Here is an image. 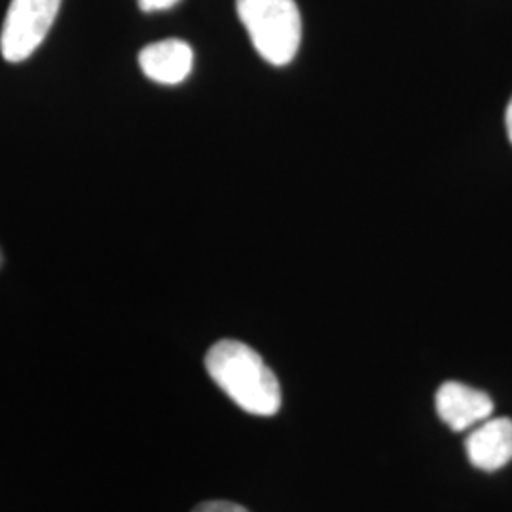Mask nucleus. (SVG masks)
Segmentation results:
<instances>
[{
  "instance_id": "nucleus-9",
  "label": "nucleus",
  "mask_w": 512,
  "mask_h": 512,
  "mask_svg": "<svg viewBox=\"0 0 512 512\" xmlns=\"http://www.w3.org/2000/svg\"><path fill=\"white\" fill-rule=\"evenodd\" d=\"M505 122H507V133H509V141L512 143V99L507 107V116H505Z\"/></svg>"
},
{
  "instance_id": "nucleus-8",
  "label": "nucleus",
  "mask_w": 512,
  "mask_h": 512,
  "mask_svg": "<svg viewBox=\"0 0 512 512\" xmlns=\"http://www.w3.org/2000/svg\"><path fill=\"white\" fill-rule=\"evenodd\" d=\"M179 0H139L141 10L145 12H158V10H167L175 6Z\"/></svg>"
},
{
  "instance_id": "nucleus-2",
  "label": "nucleus",
  "mask_w": 512,
  "mask_h": 512,
  "mask_svg": "<svg viewBox=\"0 0 512 512\" xmlns=\"http://www.w3.org/2000/svg\"><path fill=\"white\" fill-rule=\"evenodd\" d=\"M238 16L256 52L275 67L293 61L302 40V18L294 0H238Z\"/></svg>"
},
{
  "instance_id": "nucleus-3",
  "label": "nucleus",
  "mask_w": 512,
  "mask_h": 512,
  "mask_svg": "<svg viewBox=\"0 0 512 512\" xmlns=\"http://www.w3.org/2000/svg\"><path fill=\"white\" fill-rule=\"evenodd\" d=\"M61 0H12L6 12L0 52L8 63H21L37 52L54 25Z\"/></svg>"
},
{
  "instance_id": "nucleus-5",
  "label": "nucleus",
  "mask_w": 512,
  "mask_h": 512,
  "mask_svg": "<svg viewBox=\"0 0 512 512\" xmlns=\"http://www.w3.org/2000/svg\"><path fill=\"white\" fill-rule=\"evenodd\" d=\"M467 458L480 471H497L512 461V420L482 421L465 440Z\"/></svg>"
},
{
  "instance_id": "nucleus-7",
  "label": "nucleus",
  "mask_w": 512,
  "mask_h": 512,
  "mask_svg": "<svg viewBox=\"0 0 512 512\" xmlns=\"http://www.w3.org/2000/svg\"><path fill=\"white\" fill-rule=\"evenodd\" d=\"M192 512H249L245 507L230 501H205Z\"/></svg>"
},
{
  "instance_id": "nucleus-4",
  "label": "nucleus",
  "mask_w": 512,
  "mask_h": 512,
  "mask_svg": "<svg viewBox=\"0 0 512 512\" xmlns=\"http://www.w3.org/2000/svg\"><path fill=\"white\" fill-rule=\"evenodd\" d=\"M435 404L440 420L456 433L488 420L494 412V401L490 395L459 382L440 385Z\"/></svg>"
},
{
  "instance_id": "nucleus-10",
  "label": "nucleus",
  "mask_w": 512,
  "mask_h": 512,
  "mask_svg": "<svg viewBox=\"0 0 512 512\" xmlns=\"http://www.w3.org/2000/svg\"><path fill=\"white\" fill-rule=\"evenodd\" d=\"M2 264H4V255H2V249H0V268H2Z\"/></svg>"
},
{
  "instance_id": "nucleus-1",
  "label": "nucleus",
  "mask_w": 512,
  "mask_h": 512,
  "mask_svg": "<svg viewBox=\"0 0 512 512\" xmlns=\"http://www.w3.org/2000/svg\"><path fill=\"white\" fill-rule=\"evenodd\" d=\"M205 368L241 410L270 418L281 408V385L255 349L238 340H220L207 351Z\"/></svg>"
},
{
  "instance_id": "nucleus-6",
  "label": "nucleus",
  "mask_w": 512,
  "mask_h": 512,
  "mask_svg": "<svg viewBox=\"0 0 512 512\" xmlns=\"http://www.w3.org/2000/svg\"><path fill=\"white\" fill-rule=\"evenodd\" d=\"M139 65L150 80L165 86H175L184 82L192 73L194 52L184 40L167 38L141 50Z\"/></svg>"
}]
</instances>
